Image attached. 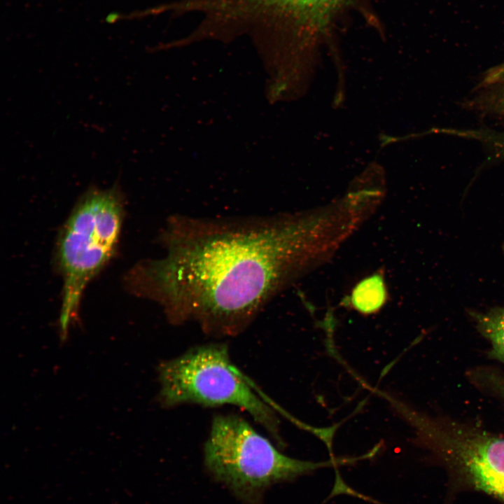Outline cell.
Instances as JSON below:
<instances>
[{"mask_svg": "<svg viewBox=\"0 0 504 504\" xmlns=\"http://www.w3.org/2000/svg\"><path fill=\"white\" fill-rule=\"evenodd\" d=\"M354 232L352 214L339 200L267 217L173 216L160 235L164 255L136 264L126 281L160 304L173 324L193 321L206 333L233 336Z\"/></svg>", "mask_w": 504, "mask_h": 504, "instance_id": "cell-1", "label": "cell"}, {"mask_svg": "<svg viewBox=\"0 0 504 504\" xmlns=\"http://www.w3.org/2000/svg\"><path fill=\"white\" fill-rule=\"evenodd\" d=\"M204 464L213 478L247 504H261L271 485L295 479L321 468L352 463L358 458L302 461L279 451L243 418L214 416L204 447Z\"/></svg>", "mask_w": 504, "mask_h": 504, "instance_id": "cell-2", "label": "cell"}, {"mask_svg": "<svg viewBox=\"0 0 504 504\" xmlns=\"http://www.w3.org/2000/svg\"><path fill=\"white\" fill-rule=\"evenodd\" d=\"M118 184L107 189L94 186L79 198L64 224L57 243L56 259L63 279L59 319L62 340L76 319L83 290L113 257L124 215Z\"/></svg>", "mask_w": 504, "mask_h": 504, "instance_id": "cell-3", "label": "cell"}, {"mask_svg": "<svg viewBox=\"0 0 504 504\" xmlns=\"http://www.w3.org/2000/svg\"><path fill=\"white\" fill-rule=\"evenodd\" d=\"M158 399L166 407L194 403L232 405L244 410L283 444L274 411L253 391L231 363L227 346L211 344L190 349L158 368Z\"/></svg>", "mask_w": 504, "mask_h": 504, "instance_id": "cell-4", "label": "cell"}, {"mask_svg": "<svg viewBox=\"0 0 504 504\" xmlns=\"http://www.w3.org/2000/svg\"><path fill=\"white\" fill-rule=\"evenodd\" d=\"M417 441L433 451L461 484L504 503V438L434 420L415 412L410 419Z\"/></svg>", "mask_w": 504, "mask_h": 504, "instance_id": "cell-5", "label": "cell"}, {"mask_svg": "<svg viewBox=\"0 0 504 504\" xmlns=\"http://www.w3.org/2000/svg\"><path fill=\"white\" fill-rule=\"evenodd\" d=\"M348 0H286L274 16L284 17L294 28L318 32L326 28Z\"/></svg>", "mask_w": 504, "mask_h": 504, "instance_id": "cell-6", "label": "cell"}, {"mask_svg": "<svg viewBox=\"0 0 504 504\" xmlns=\"http://www.w3.org/2000/svg\"><path fill=\"white\" fill-rule=\"evenodd\" d=\"M388 298L384 274L379 270L360 280L343 299L342 304L360 314L369 316L380 312Z\"/></svg>", "mask_w": 504, "mask_h": 504, "instance_id": "cell-7", "label": "cell"}, {"mask_svg": "<svg viewBox=\"0 0 504 504\" xmlns=\"http://www.w3.org/2000/svg\"><path fill=\"white\" fill-rule=\"evenodd\" d=\"M477 327L491 342L493 356L504 363V307L474 313Z\"/></svg>", "mask_w": 504, "mask_h": 504, "instance_id": "cell-8", "label": "cell"}, {"mask_svg": "<svg viewBox=\"0 0 504 504\" xmlns=\"http://www.w3.org/2000/svg\"><path fill=\"white\" fill-rule=\"evenodd\" d=\"M242 10L246 13L272 14L278 10L286 0H240Z\"/></svg>", "mask_w": 504, "mask_h": 504, "instance_id": "cell-9", "label": "cell"}, {"mask_svg": "<svg viewBox=\"0 0 504 504\" xmlns=\"http://www.w3.org/2000/svg\"><path fill=\"white\" fill-rule=\"evenodd\" d=\"M484 99V106L489 111L504 117V81Z\"/></svg>", "mask_w": 504, "mask_h": 504, "instance_id": "cell-10", "label": "cell"}, {"mask_svg": "<svg viewBox=\"0 0 504 504\" xmlns=\"http://www.w3.org/2000/svg\"><path fill=\"white\" fill-rule=\"evenodd\" d=\"M479 139L491 145L499 156H504V134L482 131Z\"/></svg>", "mask_w": 504, "mask_h": 504, "instance_id": "cell-11", "label": "cell"}, {"mask_svg": "<svg viewBox=\"0 0 504 504\" xmlns=\"http://www.w3.org/2000/svg\"><path fill=\"white\" fill-rule=\"evenodd\" d=\"M504 81V62L489 69L481 83L482 86H489Z\"/></svg>", "mask_w": 504, "mask_h": 504, "instance_id": "cell-12", "label": "cell"}, {"mask_svg": "<svg viewBox=\"0 0 504 504\" xmlns=\"http://www.w3.org/2000/svg\"><path fill=\"white\" fill-rule=\"evenodd\" d=\"M500 386L502 388V391L504 392V384H500Z\"/></svg>", "mask_w": 504, "mask_h": 504, "instance_id": "cell-13", "label": "cell"}]
</instances>
